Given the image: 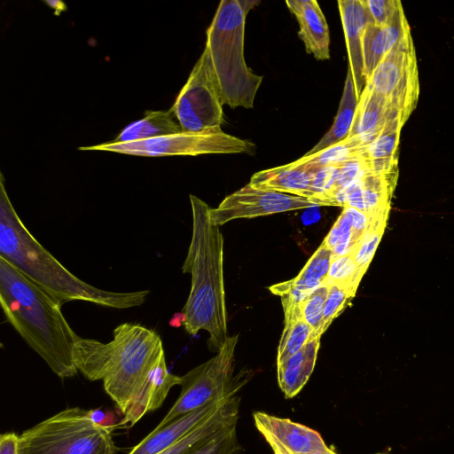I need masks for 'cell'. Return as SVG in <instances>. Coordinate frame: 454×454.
Returning a JSON list of instances; mask_svg holds the SVG:
<instances>
[{
  "label": "cell",
  "instance_id": "cell-1",
  "mask_svg": "<svg viewBox=\"0 0 454 454\" xmlns=\"http://www.w3.org/2000/svg\"><path fill=\"white\" fill-rule=\"evenodd\" d=\"M192 232L182 270L192 277L191 290L180 313L169 325L184 327L191 335L208 333V346L216 352L227 340L223 280V237L210 216L211 207L191 194Z\"/></svg>",
  "mask_w": 454,
  "mask_h": 454
},
{
  "label": "cell",
  "instance_id": "cell-2",
  "mask_svg": "<svg viewBox=\"0 0 454 454\" xmlns=\"http://www.w3.org/2000/svg\"><path fill=\"white\" fill-rule=\"evenodd\" d=\"M0 257L61 305L82 301L122 309L142 305L148 290L113 292L91 286L69 271L31 234L16 213L0 173Z\"/></svg>",
  "mask_w": 454,
  "mask_h": 454
},
{
  "label": "cell",
  "instance_id": "cell-3",
  "mask_svg": "<svg viewBox=\"0 0 454 454\" xmlns=\"http://www.w3.org/2000/svg\"><path fill=\"white\" fill-rule=\"evenodd\" d=\"M0 303L9 324L58 377L76 375L73 349L78 335L62 305L2 257Z\"/></svg>",
  "mask_w": 454,
  "mask_h": 454
},
{
  "label": "cell",
  "instance_id": "cell-4",
  "mask_svg": "<svg viewBox=\"0 0 454 454\" xmlns=\"http://www.w3.org/2000/svg\"><path fill=\"white\" fill-rule=\"evenodd\" d=\"M113 337L102 342L78 335L73 356L85 378L103 380L106 393L124 414L153 369L166 359L165 351L160 336L140 324H121Z\"/></svg>",
  "mask_w": 454,
  "mask_h": 454
},
{
  "label": "cell",
  "instance_id": "cell-5",
  "mask_svg": "<svg viewBox=\"0 0 454 454\" xmlns=\"http://www.w3.org/2000/svg\"><path fill=\"white\" fill-rule=\"evenodd\" d=\"M260 1L222 0L207 29V50L223 104L252 108L262 76L245 60L244 40L247 13Z\"/></svg>",
  "mask_w": 454,
  "mask_h": 454
},
{
  "label": "cell",
  "instance_id": "cell-6",
  "mask_svg": "<svg viewBox=\"0 0 454 454\" xmlns=\"http://www.w3.org/2000/svg\"><path fill=\"white\" fill-rule=\"evenodd\" d=\"M23 454H116L112 434L89 411L68 408L20 434Z\"/></svg>",
  "mask_w": 454,
  "mask_h": 454
},
{
  "label": "cell",
  "instance_id": "cell-7",
  "mask_svg": "<svg viewBox=\"0 0 454 454\" xmlns=\"http://www.w3.org/2000/svg\"><path fill=\"white\" fill-rule=\"evenodd\" d=\"M238 340V335L229 336L215 356L180 377L179 397L157 427L241 388L248 381L247 371L232 376Z\"/></svg>",
  "mask_w": 454,
  "mask_h": 454
},
{
  "label": "cell",
  "instance_id": "cell-8",
  "mask_svg": "<svg viewBox=\"0 0 454 454\" xmlns=\"http://www.w3.org/2000/svg\"><path fill=\"white\" fill-rule=\"evenodd\" d=\"M79 150L108 151L136 156H196L207 153L253 154L255 145L248 140L223 132L221 127L202 131H181L130 143L107 142L79 147Z\"/></svg>",
  "mask_w": 454,
  "mask_h": 454
},
{
  "label": "cell",
  "instance_id": "cell-9",
  "mask_svg": "<svg viewBox=\"0 0 454 454\" xmlns=\"http://www.w3.org/2000/svg\"><path fill=\"white\" fill-rule=\"evenodd\" d=\"M365 84L406 122L419 97L418 62L411 34L383 58Z\"/></svg>",
  "mask_w": 454,
  "mask_h": 454
},
{
  "label": "cell",
  "instance_id": "cell-10",
  "mask_svg": "<svg viewBox=\"0 0 454 454\" xmlns=\"http://www.w3.org/2000/svg\"><path fill=\"white\" fill-rule=\"evenodd\" d=\"M223 102L205 48L170 109L183 131L221 127Z\"/></svg>",
  "mask_w": 454,
  "mask_h": 454
},
{
  "label": "cell",
  "instance_id": "cell-11",
  "mask_svg": "<svg viewBox=\"0 0 454 454\" xmlns=\"http://www.w3.org/2000/svg\"><path fill=\"white\" fill-rule=\"evenodd\" d=\"M314 206L320 205L304 197L257 189L248 183L223 199L216 208H211L210 216L212 222L220 226L234 219L254 218Z\"/></svg>",
  "mask_w": 454,
  "mask_h": 454
},
{
  "label": "cell",
  "instance_id": "cell-12",
  "mask_svg": "<svg viewBox=\"0 0 454 454\" xmlns=\"http://www.w3.org/2000/svg\"><path fill=\"white\" fill-rule=\"evenodd\" d=\"M253 416L255 427L274 454H301L330 449L318 432L304 425L262 411H255Z\"/></svg>",
  "mask_w": 454,
  "mask_h": 454
},
{
  "label": "cell",
  "instance_id": "cell-13",
  "mask_svg": "<svg viewBox=\"0 0 454 454\" xmlns=\"http://www.w3.org/2000/svg\"><path fill=\"white\" fill-rule=\"evenodd\" d=\"M398 171L383 174L368 171L335 198V206L350 207L370 215L389 213Z\"/></svg>",
  "mask_w": 454,
  "mask_h": 454
},
{
  "label": "cell",
  "instance_id": "cell-14",
  "mask_svg": "<svg viewBox=\"0 0 454 454\" xmlns=\"http://www.w3.org/2000/svg\"><path fill=\"white\" fill-rule=\"evenodd\" d=\"M239 389H234L227 395L180 416L162 427H156L129 454H157L167 450L207 419L229 398L237 395Z\"/></svg>",
  "mask_w": 454,
  "mask_h": 454
},
{
  "label": "cell",
  "instance_id": "cell-15",
  "mask_svg": "<svg viewBox=\"0 0 454 454\" xmlns=\"http://www.w3.org/2000/svg\"><path fill=\"white\" fill-rule=\"evenodd\" d=\"M352 74L355 92L357 99L365 86L363 59V35L372 18L364 0H338Z\"/></svg>",
  "mask_w": 454,
  "mask_h": 454
},
{
  "label": "cell",
  "instance_id": "cell-16",
  "mask_svg": "<svg viewBox=\"0 0 454 454\" xmlns=\"http://www.w3.org/2000/svg\"><path fill=\"white\" fill-rule=\"evenodd\" d=\"M315 169L314 167L291 166L287 163L256 172L251 176L249 184L257 189L304 197L325 206L313 187Z\"/></svg>",
  "mask_w": 454,
  "mask_h": 454
},
{
  "label": "cell",
  "instance_id": "cell-17",
  "mask_svg": "<svg viewBox=\"0 0 454 454\" xmlns=\"http://www.w3.org/2000/svg\"><path fill=\"white\" fill-rule=\"evenodd\" d=\"M289 11L296 18L298 35L307 53L317 60L330 59V31L325 17L316 0H286Z\"/></svg>",
  "mask_w": 454,
  "mask_h": 454
},
{
  "label": "cell",
  "instance_id": "cell-18",
  "mask_svg": "<svg viewBox=\"0 0 454 454\" xmlns=\"http://www.w3.org/2000/svg\"><path fill=\"white\" fill-rule=\"evenodd\" d=\"M411 35V27L400 10L393 21L384 27L370 21L363 35V59L365 82L370 78L383 58L403 38Z\"/></svg>",
  "mask_w": 454,
  "mask_h": 454
},
{
  "label": "cell",
  "instance_id": "cell-19",
  "mask_svg": "<svg viewBox=\"0 0 454 454\" xmlns=\"http://www.w3.org/2000/svg\"><path fill=\"white\" fill-rule=\"evenodd\" d=\"M396 120L405 123L381 96L365 84L358 99L348 137H356L368 146L388 122Z\"/></svg>",
  "mask_w": 454,
  "mask_h": 454
},
{
  "label": "cell",
  "instance_id": "cell-20",
  "mask_svg": "<svg viewBox=\"0 0 454 454\" xmlns=\"http://www.w3.org/2000/svg\"><path fill=\"white\" fill-rule=\"evenodd\" d=\"M176 385H180V377L168 371L166 359H163L129 403L121 425L132 427L147 412L160 408L170 388Z\"/></svg>",
  "mask_w": 454,
  "mask_h": 454
},
{
  "label": "cell",
  "instance_id": "cell-21",
  "mask_svg": "<svg viewBox=\"0 0 454 454\" xmlns=\"http://www.w3.org/2000/svg\"><path fill=\"white\" fill-rule=\"evenodd\" d=\"M332 258V251L322 243L295 278L270 286V291L281 299L300 304L324 284Z\"/></svg>",
  "mask_w": 454,
  "mask_h": 454
},
{
  "label": "cell",
  "instance_id": "cell-22",
  "mask_svg": "<svg viewBox=\"0 0 454 454\" xmlns=\"http://www.w3.org/2000/svg\"><path fill=\"white\" fill-rule=\"evenodd\" d=\"M321 336H311L306 345L277 364L278 382L286 398L294 397L309 380L317 361Z\"/></svg>",
  "mask_w": 454,
  "mask_h": 454
},
{
  "label": "cell",
  "instance_id": "cell-23",
  "mask_svg": "<svg viewBox=\"0 0 454 454\" xmlns=\"http://www.w3.org/2000/svg\"><path fill=\"white\" fill-rule=\"evenodd\" d=\"M239 403L240 397L238 395L231 396L187 435L157 454H184L196 444L238 422Z\"/></svg>",
  "mask_w": 454,
  "mask_h": 454
},
{
  "label": "cell",
  "instance_id": "cell-24",
  "mask_svg": "<svg viewBox=\"0 0 454 454\" xmlns=\"http://www.w3.org/2000/svg\"><path fill=\"white\" fill-rule=\"evenodd\" d=\"M403 125L397 120L388 122L368 145L364 154L370 171L383 174L398 171V145Z\"/></svg>",
  "mask_w": 454,
  "mask_h": 454
},
{
  "label": "cell",
  "instance_id": "cell-25",
  "mask_svg": "<svg viewBox=\"0 0 454 454\" xmlns=\"http://www.w3.org/2000/svg\"><path fill=\"white\" fill-rule=\"evenodd\" d=\"M357 105L358 99L355 92L352 74L348 67L342 97L334 121L319 142L305 155L314 154L347 139L351 130Z\"/></svg>",
  "mask_w": 454,
  "mask_h": 454
},
{
  "label": "cell",
  "instance_id": "cell-26",
  "mask_svg": "<svg viewBox=\"0 0 454 454\" xmlns=\"http://www.w3.org/2000/svg\"><path fill=\"white\" fill-rule=\"evenodd\" d=\"M183 131L179 122L169 110L150 111L144 118L126 126L111 142L130 143Z\"/></svg>",
  "mask_w": 454,
  "mask_h": 454
},
{
  "label": "cell",
  "instance_id": "cell-27",
  "mask_svg": "<svg viewBox=\"0 0 454 454\" xmlns=\"http://www.w3.org/2000/svg\"><path fill=\"white\" fill-rule=\"evenodd\" d=\"M284 309V329L278 347L277 364L302 348L313 335L304 320L299 304L281 299Z\"/></svg>",
  "mask_w": 454,
  "mask_h": 454
},
{
  "label": "cell",
  "instance_id": "cell-28",
  "mask_svg": "<svg viewBox=\"0 0 454 454\" xmlns=\"http://www.w3.org/2000/svg\"><path fill=\"white\" fill-rule=\"evenodd\" d=\"M366 145L356 137H348L336 145L327 147L311 155H304L291 166H309L320 168L327 165H335L362 156Z\"/></svg>",
  "mask_w": 454,
  "mask_h": 454
},
{
  "label": "cell",
  "instance_id": "cell-29",
  "mask_svg": "<svg viewBox=\"0 0 454 454\" xmlns=\"http://www.w3.org/2000/svg\"><path fill=\"white\" fill-rule=\"evenodd\" d=\"M389 213L372 215L371 224L350 253L358 268L365 273L384 233Z\"/></svg>",
  "mask_w": 454,
  "mask_h": 454
},
{
  "label": "cell",
  "instance_id": "cell-30",
  "mask_svg": "<svg viewBox=\"0 0 454 454\" xmlns=\"http://www.w3.org/2000/svg\"><path fill=\"white\" fill-rule=\"evenodd\" d=\"M364 275L350 254L337 256L332 258L324 284L337 285L355 296Z\"/></svg>",
  "mask_w": 454,
  "mask_h": 454
},
{
  "label": "cell",
  "instance_id": "cell-31",
  "mask_svg": "<svg viewBox=\"0 0 454 454\" xmlns=\"http://www.w3.org/2000/svg\"><path fill=\"white\" fill-rule=\"evenodd\" d=\"M237 423L209 436L184 454H239L241 446L237 437Z\"/></svg>",
  "mask_w": 454,
  "mask_h": 454
},
{
  "label": "cell",
  "instance_id": "cell-32",
  "mask_svg": "<svg viewBox=\"0 0 454 454\" xmlns=\"http://www.w3.org/2000/svg\"><path fill=\"white\" fill-rule=\"evenodd\" d=\"M333 253V258L350 254L355 245L353 231L347 216L341 212L322 242Z\"/></svg>",
  "mask_w": 454,
  "mask_h": 454
},
{
  "label": "cell",
  "instance_id": "cell-33",
  "mask_svg": "<svg viewBox=\"0 0 454 454\" xmlns=\"http://www.w3.org/2000/svg\"><path fill=\"white\" fill-rule=\"evenodd\" d=\"M368 171L370 168L364 154L342 163L337 180L328 196L330 206H335L336 196L362 178Z\"/></svg>",
  "mask_w": 454,
  "mask_h": 454
},
{
  "label": "cell",
  "instance_id": "cell-34",
  "mask_svg": "<svg viewBox=\"0 0 454 454\" xmlns=\"http://www.w3.org/2000/svg\"><path fill=\"white\" fill-rule=\"evenodd\" d=\"M328 289L329 286L323 284L299 304L304 320L313 330V336H322L319 330Z\"/></svg>",
  "mask_w": 454,
  "mask_h": 454
},
{
  "label": "cell",
  "instance_id": "cell-35",
  "mask_svg": "<svg viewBox=\"0 0 454 454\" xmlns=\"http://www.w3.org/2000/svg\"><path fill=\"white\" fill-rule=\"evenodd\" d=\"M328 286L329 289L324 308L323 320L319 330L321 335L327 330L333 319L349 305L350 301L354 297L344 288L337 285Z\"/></svg>",
  "mask_w": 454,
  "mask_h": 454
},
{
  "label": "cell",
  "instance_id": "cell-36",
  "mask_svg": "<svg viewBox=\"0 0 454 454\" xmlns=\"http://www.w3.org/2000/svg\"><path fill=\"white\" fill-rule=\"evenodd\" d=\"M372 22L384 27L390 24L403 5L399 0H364Z\"/></svg>",
  "mask_w": 454,
  "mask_h": 454
},
{
  "label": "cell",
  "instance_id": "cell-37",
  "mask_svg": "<svg viewBox=\"0 0 454 454\" xmlns=\"http://www.w3.org/2000/svg\"><path fill=\"white\" fill-rule=\"evenodd\" d=\"M342 213L347 216L351 225L354 245L356 247L368 230L372 215L350 207H344Z\"/></svg>",
  "mask_w": 454,
  "mask_h": 454
},
{
  "label": "cell",
  "instance_id": "cell-38",
  "mask_svg": "<svg viewBox=\"0 0 454 454\" xmlns=\"http://www.w3.org/2000/svg\"><path fill=\"white\" fill-rule=\"evenodd\" d=\"M0 454H23L20 435L13 432L1 434Z\"/></svg>",
  "mask_w": 454,
  "mask_h": 454
},
{
  "label": "cell",
  "instance_id": "cell-39",
  "mask_svg": "<svg viewBox=\"0 0 454 454\" xmlns=\"http://www.w3.org/2000/svg\"><path fill=\"white\" fill-rule=\"evenodd\" d=\"M301 454H337L333 450L329 449L325 451H315V452H308V453H301Z\"/></svg>",
  "mask_w": 454,
  "mask_h": 454
},
{
  "label": "cell",
  "instance_id": "cell-40",
  "mask_svg": "<svg viewBox=\"0 0 454 454\" xmlns=\"http://www.w3.org/2000/svg\"><path fill=\"white\" fill-rule=\"evenodd\" d=\"M375 454H388L387 452H379V453H375Z\"/></svg>",
  "mask_w": 454,
  "mask_h": 454
}]
</instances>
